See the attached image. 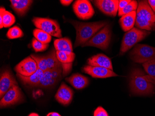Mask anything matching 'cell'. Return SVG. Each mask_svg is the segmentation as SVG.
I'll list each match as a JSON object with an SVG mask.
<instances>
[{"label": "cell", "mask_w": 155, "mask_h": 116, "mask_svg": "<svg viewBox=\"0 0 155 116\" xmlns=\"http://www.w3.org/2000/svg\"><path fill=\"white\" fill-rule=\"evenodd\" d=\"M151 78L139 68L132 70L130 77V87L133 94L148 95L153 93L155 89Z\"/></svg>", "instance_id": "1"}, {"label": "cell", "mask_w": 155, "mask_h": 116, "mask_svg": "<svg viewBox=\"0 0 155 116\" xmlns=\"http://www.w3.org/2000/svg\"><path fill=\"white\" fill-rule=\"evenodd\" d=\"M70 22L74 26L76 31L74 48L83 45L107 25V22L105 21L84 23L78 21H70Z\"/></svg>", "instance_id": "2"}, {"label": "cell", "mask_w": 155, "mask_h": 116, "mask_svg": "<svg viewBox=\"0 0 155 116\" xmlns=\"http://www.w3.org/2000/svg\"><path fill=\"white\" fill-rule=\"evenodd\" d=\"M155 25V13L148 1H142L138 3L136 12L135 26L142 30L150 31Z\"/></svg>", "instance_id": "3"}, {"label": "cell", "mask_w": 155, "mask_h": 116, "mask_svg": "<svg viewBox=\"0 0 155 116\" xmlns=\"http://www.w3.org/2000/svg\"><path fill=\"white\" fill-rule=\"evenodd\" d=\"M30 56L37 63L38 69L43 71L62 68L61 64L56 57V51L55 49L44 55H31Z\"/></svg>", "instance_id": "4"}, {"label": "cell", "mask_w": 155, "mask_h": 116, "mask_svg": "<svg viewBox=\"0 0 155 116\" xmlns=\"http://www.w3.org/2000/svg\"><path fill=\"white\" fill-rule=\"evenodd\" d=\"M150 33L149 31L135 28L126 32L122 41L120 54L127 52L137 42L142 41Z\"/></svg>", "instance_id": "5"}, {"label": "cell", "mask_w": 155, "mask_h": 116, "mask_svg": "<svg viewBox=\"0 0 155 116\" xmlns=\"http://www.w3.org/2000/svg\"><path fill=\"white\" fill-rule=\"evenodd\" d=\"M110 39V26L109 24H107L82 47H94L105 50L109 46Z\"/></svg>", "instance_id": "6"}, {"label": "cell", "mask_w": 155, "mask_h": 116, "mask_svg": "<svg viewBox=\"0 0 155 116\" xmlns=\"http://www.w3.org/2000/svg\"><path fill=\"white\" fill-rule=\"evenodd\" d=\"M32 22L37 28L48 33L51 36L61 38V30L57 21L48 18L35 17Z\"/></svg>", "instance_id": "7"}, {"label": "cell", "mask_w": 155, "mask_h": 116, "mask_svg": "<svg viewBox=\"0 0 155 116\" xmlns=\"http://www.w3.org/2000/svg\"><path fill=\"white\" fill-rule=\"evenodd\" d=\"M130 57L135 62L144 63L155 58V48L145 44H137L130 53Z\"/></svg>", "instance_id": "8"}, {"label": "cell", "mask_w": 155, "mask_h": 116, "mask_svg": "<svg viewBox=\"0 0 155 116\" xmlns=\"http://www.w3.org/2000/svg\"><path fill=\"white\" fill-rule=\"evenodd\" d=\"M24 100L21 90L18 85H15L7 91L0 100L1 108H6L17 104Z\"/></svg>", "instance_id": "9"}, {"label": "cell", "mask_w": 155, "mask_h": 116, "mask_svg": "<svg viewBox=\"0 0 155 116\" xmlns=\"http://www.w3.org/2000/svg\"><path fill=\"white\" fill-rule=\"evenodd\" d=\"M73 10L76 16L83 20H88L94 16V8L87 0H77L73 4Z\"/></svg>", "instance_id": "10"}, {"label": "cell", "mask_w": 155, "mask_h": 116, "mask_svg": "<svg viewBox=\"0 0 155 116\" xmlns=\"http://www.w3.org/2000/svg\"><path fill=\"white\" fill-rule=\"evenodd\" d=\"M38 69L37 63L31 56L21 61L14 68L16 74L25 77L32 75Z\"/></svg>", "instance_id": "11"}, {"label": "cell", "mask_w": 155, "mask_h": 116, "mask_svg": "<svg viewBox=\"0 0 155 116\" xmlns=\"http://www.w3.org/2000/svg\"><path fill=\"white\" fill-rule=\"evenodd\" d=\"M93 2L94 4L104 14L109 16H116L118 10L119 1L96 0Z\"/></svg>", "instance_id": "12"}, {"label": "cell", "mask_w": 155, "mask_h": 116, "mask_svg": "<svg viewBox=\"0 0 155 116\" xmlns=\"http://www.w3.org/2000/svg\"><path fill=\"white\" fill-rule=\"evenodd\" d=\"M56 57L61 64L62 75L65 76L68 75L71 71L73 62L75 57L74 53L56 51Z\"/></svg>", "instance_id": "13"}, {"label": "cell", "mask_w": 155, "mask_h": 116, "mask_svg": "<svg viewBox=\"0 0 155 116\" xmlns=\"http://www.w3.org/2000/svg\"><path fill=\"white\" fill-rule=\"evenodd\" d=\"M62 74V68L46 71H44L38 87L48 88L54 85L60 80Z\"/></svg>", "instance_id": "14"}, {"label": "cell", "mask_w": 155, "mask_h": 116, "mask_svg": "<svg viewBox=\"0 0 155 116\" xmlns=\"http://www.w3.org/2000/svg\"><path fill=\"white\" fill-rule=\"evenodd\" d=\"M18 85L15 78L10 71L6 69L2 72L0 78V98L3 97L5 93L14 85Z\"/></svg>", "instance_id": "15"}, {"label": "cell", "mask_w": 155, "mask_h": 116, "mask_svg": "<svg viewBox=\"0 0 155 116\" xmlns=\"http://www.w3.org/2000/svg\"><path fill=\"white\" fill-rule=\"evenodd\" d=\"M84 72L94 78H107L117 76L113 71L107 68L87 65L83 68Z\"/></svg>", "instance_id": "16"}, {"label": "cell", "mask_w": 155, "mask_h": 116, "mask_svg": "<svg viewBox=\"0 0 155 116\" xmlns=\"http://www.w3.org/2000/svg\"><path fill=\"white\" fill-rule=\"evenodd\" d=\"M74 92L72 89L62 82L55 95V98L59 103L68 106L73 100Z\"/></svg>", "instance_id": "17"}, {"label": "cell", "mask_w": 155, "mask_h": 116, "mask_svg": "<svg viewBox=\"0 0 155 116\" xmlns=\"http://www.w3.org/2000/svg\"><path fill=\"white\" fill-rule=\"evenodd\" d=\"M87 62L89 66L104 67L113 71L111 60L103 54H97L91 57L88 59Z\"/></svg>", "instance_id": "18"}, {"label": "cell", "mask_w": 155, "mask_h": 116, "mask_svg": "<svg viewBox=\"0 0 155 116\" xmlns=\"http://www.w3.org/2000/svg\"><path fill=\"white\" fill-rule=\"evenodd\" d=\"M11 7L19 16H24L33 2L32 0H11Z\"/></svg>", "instance_id": "19"}, {"label": "cell", "mask_w": 155, "mask_h": 116, "mask_svg": "<svg viewBox=\"0 0 155 116\" xmlns=\"http://www.w3.org/2000/svg\"><path fill=\"white\" fill-rule=\"evenodd\" d=\"M66 81L78 90L86 88L89 83V78L80 74H73L69 77L67 78Z\"/></svg>", "instance_id": "20"}, {"label": "cell", "mask_w": 155, "mask_h": 116, "mask_svg": "<svg viewBox=\"0 0 155 116\" xmlns=\"http://www.w3.org/2000/svg\"><path fill=\"white\" fill-rule=\"evenodd\" d=\"M44 71L38 69L37 71L32 75L29 77H25L16 74V76L22 83L31 86H38L42 77L43 76Z\"/></svg>", "instance_id": "21"}, {"label": "cell", "mask_w": 155, "mask_h": 116, "mask_svg": "<svg viewBox=\"0 0 155 116\" xmlns=\"http://www.w3.org/2000/svg\"><path fill=\"white\" fill-rule=\"evenodd\" d=\"M136 11H134L121 17L119 22L122 28L125 32H128L133 28L136 23Z\"/></svg>", "instance_id": "22"}, {"label": "cell", "mask_w": 155, "mask_h": 116, "mask_svg": "<svg viewBox=\"0 0 155 116\" xmlns=\"http://www.w3.org/2000/svg\"><path fill=\"white\" fill-rule=\"evenodd\" d=\"M15 22V16L9 11H7L4 7L0 8V28H9Z\"/></svg>", "instance_id": "23"}, {"label": "cell", "mask_w": 155, "mask_h": 116, "mask_svg": "<svg viewBox=\"0 0 155 116\" xmlns=\"http://www.w3.org/2000/svg\"><path fill=\"white\" fill-rule=\"evenodd\" d=\"M54 46L56 51L73 52L72 42L71 40L67 37L55 40Z\"/></svg>", "instance_id": "24"}, {"label": "cell", "mask_w": 155, "mask_h": 116, "mask_svg": "<svg viewBox=\"0 0 155 116\" xmlns=\"http://www.w3.org/2000/svg\"><path fill=\"white\" fill-rule=\"evenodd\" d=\"M33 35L35 39L45 44H48L52 40V36L40 29H35Z\"/></svg>", "instance_id": "25"}, {"label": "cell", "mask_w": 155, "mask_h": 116, "mask_svg": "<svg viewBox=\"0 0 155 116\" xmlns=\"http://www.w3.org/2000/svg\"><path fill=\"white\" fill-rule=\"evenodd\" d=\"M143 66L155 85V58L143 63Z\"/></svg>", "instance_id": "26"}, {"label": "cell", "mask_w": 155, "mask_h": 116, "mask_svg": "<svg viewBox=\"0 0 155 116\" xmlns=\"http://www.w3.org/2000/svg\"><path fill=\"white\" fill-rule=\"evenodd\" d=\"M24 36L22 30L17 26L10 28L6 34V36L9 39H15L21 38Z\"/></svg>", "instance_id": "27"}, {"label": "cell", "mask_w": 155, "mask_h": 116, "mask_svg": "<svg viewBox=\"0 0 155 116\" xmlns=\"http://www.w3.org/2000/svg\"><path fill=\"white\" fill-rule=\"evenodd\" d=\"M138 7V4L136 1H131L123 9L118 12V16H122L126 14L136 11Z\"/></svg>", "instance_id": "28"}, {"label": "cell", "mask_w": 155, "mask_h": 116, "mask_svg": "<svg viewBox=\"0 0 155 116\" xmlns=\"http://www.w3.org/2000/svg\"><path fill=\"white\" fill-rule=\"evenodd\" d=\"M32 46L36 52H43L46 50L49 47L48 44H44L35 38L32 39Z\"/></svg>", "instance_id": "29"}, {"label": "cell", "mask_w": 155, "mask_h": 116, "mask_svg": "<svg viewBox=\"0 0 155 116\" xmlns=\"http://www.w3.org/2000/svg\"><path fill=\"white\" fill-rule=\"evenodd\" d=\"M94 116H109V115L104 108L101 106H98L95 110Z\"/></svg>", "instance_id": "30"}, {"label": "cell", "mask_w": 155, "mask_h": 116, "mask_svg": "<svg viewBox=\"0 0 155 116\" xmlns=\"http://www.w3.org/2000/svg\"><path fill=\"white\" fill-rule=\"evenodd\" d=\"M131 1H130V0H121V1H119L118 12L123 9L124 7H126Z\"/></svg>", "instance_id": "31"}, {"label": "cell", "mask_w": 155, "mask_h": 116, "mask_svg": "<svg viewBox=\"0 0 155 116\" xmlns=\"http://www.w3.org/2000/svg\"><path fill=\"white\" fill-rule=\"evenodd\" d=\"M73 0H61L60 2L63 5L65 6H68L70 5L73 2Z\"/></svg>", "instance_id": "32"}, {"label": "cell", "mask_w": 155, "mask_h": 116, "mask_svg": "<svg viewBox=\"0 0 155 116\" xmlns=\"http://www.w3.org/2000/svg\"><path fill=\"white\" fill-rule=\"evenodd\" d=\"M148 2L151 9L155 13V0H149Z\"/></svg>", "instance_id": "33"}, {"label": "cell", "mask_w": 155, "mask_h": 116, "mask_svg": "<svg viewBox=\"0 0 155 116\" xmlns=\"http://www.w3.org/2000/svg\"><path fill=\"white\" fill-rule=\"evenodd\" d=\"M47 116H61L59 113L56 112H51L48 113Z\"/></svg>", "instance_id": "34"}, {"label": "cell", "mask_w": 155, "mask_h": 116, "mask_svg": "<svg viewBox=\"0 0 155 116\" xmlns=\"http://www.w3.org/2000/svg\"><path fill=\"white\" fill-rule=\"evenodd\" d=\"M28 116H40L39 115H38L37 113H35V112H33V113H30L29 115Z\"/></svg>", "instance_id": "35"}]
</instances>
